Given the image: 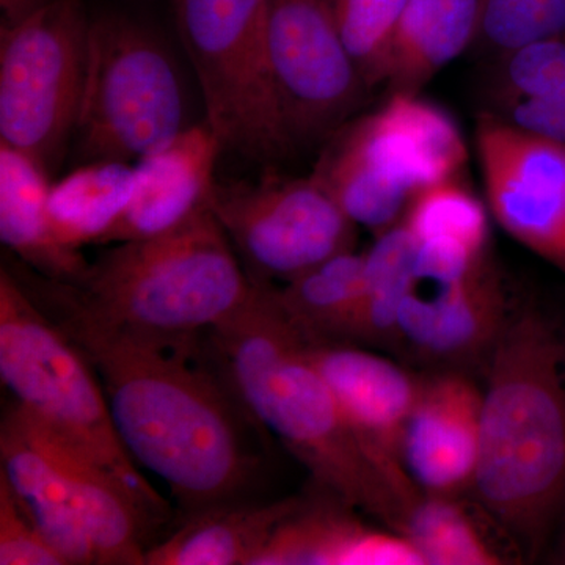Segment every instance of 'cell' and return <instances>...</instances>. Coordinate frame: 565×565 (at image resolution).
Wrapping results in <instances>:
<instances>
[{"label": "cell", "instance_id": "cell-1", "mask_svg": "<svg viewBox=\"0 0 565 565\" xmlns=\"http://www.w3.org/2000/svg\"><path fill=\"white\" fill-rule=\"evenodd\" d=\"M20 280L87 356L122 445L169 486L184 515L247 498L259 467L245 437L250 416L196 351L134 340L84 313L39 275L33 285Z\"/></svg>", "mask_w": 565, "mask_h": 565}, {"label": "cell", "instance_id": "cell-2", "mask_svg": "<svg viewBox=\"0 0 565 565\" xmlns=\"http://www.w3.org/2000/svg\"><path fill=\"white\" fill-rule=\"evenodd\" d=\"M476 503L520 559L548 550L565 508V329L519 297L486 367Z\"/></svg>", "mask_w": 565, "mask_h": 565}, {"label": "cell", "instance_id": "cell-3", "mask_svg": "<svg viewBox=\"0 0 565 565\" xmlns=\"http://www.w3.org/2000/svg\"><path fill=\"white\" fill-rule=\"evenodd\" d=\"M274 286L258 281L250 300L204 334L196 353L255 426L307 468L318 490L401 533L404 504L356 444L307 341L278 307Z\"/></svg>", "mask_w": 565, "mask_h": 565}, {"label": "cell", "instance_id": "cell-4", "mask_svg": "<svg viewBox=\"0 0 565 565\" xmlns=\"http://www.w3.org/2000/svg\"><path fill=\"white\" fill-rule=\"evenodd\" d=\"M51 282L115 332L185 353L236 315L258 285L210 204L172 232L114 244L73 285Z\"/></svg>", "mask_w": 565, "mask_h": 565}, {"label": "cell", "instance_id": "cell-5", "mask_svg": "<svg viewBox=\"0 0 565 565\" xmlns=\"http://www.w3.org/2000/svg\"><path fill=\"white\" fill-rule=\"evenodd\" d=\"M0 377L36 422L117 476L154 523L169 520V503L120 440L92 363L9 267L0 270Z\"/></svg>", "mask_w": 565, "mask_h": 565}, {"label": "cell", "instance_id": "cell-6", "mask_svg": "<svg viewBox=\"0 0 565 565\" xmlns=\"http://www.w3.org/2000/svg\"><path fill=\"white\" fill-rule=\"evenodd\" d=\"M468 154L448 110L422 93H390L326 140L310 174L356 226L377 236L403 218L416 193L462 177Z\"/></svg>", "mask_w": 565, "mask_h": 565}, {"label": "cell", "instance_id": "cell-7", "mask_svg": "<svg viewBox=\"0 0 565 565\" xmlns=\"http://www.w3.org/2000/svg\"><path fill=\"white\" fill-rule=\"evenodd\" d=\"M185 125V93L166 46L118 13L90 17L73 154L76 166L136 163Z\"/></svg>", "mask_w": 565, "mask_h": 565}, {"label": "cell", "instance_id": "cell-8", "mask_svg": "<svg viewBox=\"0 0 565 565\" xmlns=\"http://www.w3.org/2000/svg\"><path fill=\"white\" fill-rule=\"evenodd\" d=\"M173 9L223 150L262 163L294 154L267 61L269 0H173Z\"/></svg>", "mask_w": 565, "mask_h": 565}, {"label": "cell", "instance_id": "cell-9", "mask_svg": "<svg viewBox=\"0 0 565 565\" xmlns=\"http://www.w3.org/2000/svg\"><path fill=\"white\" fill-rule=\"evenodd\" d=\"M90 17L82 0H44L0 31V143L50 177L73 145Z\"/></svg>", "mask_w": 565, "mask_h": 565}, {"label": "cell", "instance_id": "cell-10", "mask_svg": "<svg viewBox=\"0 0 565 565\" xmlns=\"http://www.w3.org/2000/svg\"><path fill=\"white\" fill-rule=\"evenodd\" d=\"M207 204L255 281L286 282L355 250L359 226L311 174L215 180Z\"/></svg>", "mask_w": 565, "mask_h": 565}, {"label": "cell", "instance_id": "cell-11", "mask_svg": "<svg viewBox=\"0 0 565 565\" xmlns=\"http://www.w3.org/2000/svg\"><path fill=\"white\" fill-rule=\"evenodd\" d=\"M267 61L294 152L329 139L370 92L326 0H269Z\"/></svg>", "mask_w": 565, "mask_h": 565}, {"label": "cell", "instance_id": "cell-12", "mask_svg": "<svg viewBox=\"0 0 565 565\" xmlns=\"http://www.w3.org/2000/svg\"><path fill=\"white\" fill-rule=\"evenodd\" d=\"M475 150L490 215L565 277V147L493 110L476 115Z\"/></svg>", "mask_w": 565, "mask_h": 565}, {"label": "cell", "instance_id": "cell-13", "mask_svg": "<svg viewBox=\"0 0 565 565\" xmlns=\"http://www.w3.org/2000/svg\"><path fill=\"white\" fill-rule=\"evenodd\" d=\"M433 288L426 292L415 286L401 305L399 356L430 373L486 371L519 299L493 248L462 277Z\"/></svg>", "mask_w": 565, "mask_h": 565}, {"label": "cell", "instance_id": "cell-14", "mask_svg": "<svg viewBox=\"0 0 565 565\" xmlns=\"http://www.w3.org/2000/svg\"><path fill=\"white\" fill-rule=\"evenodd\" d=\"M308 353L332 388L356 444L407 515L423 494L405 470L404 438L424 374L362 345L308 344Z\"/></svg>", "mask_w": 565, "mask_h": 565}, {"label": "cell", "instance_id": "cell-15", "mask_svg": "<svg viewBox=\"0 0 565 565\" xmlns=\"http://www.w3.org/2000/svg\"><path fill=\"white\" fill-rule=\"evenodd\" d=\"M484 392L473 375H423L404 438V465L419 492L460 497L471 492L481 449Z\"/></svg>", "mask_w": 565, "mask_h": 565}, {"label": "cell", "instance_id": "cell-16", "mask_svg": "<svg viewBox=\"0 0 565 565\" xmlns=\"http://www.w3.org/2000/svg\"><path fill=\"white\" fill-rule=\"evenodd\" d=\"M223 145L207 121L182 129L136 162L131 203L99 245L150 239L172 232L206 206Z\"/></svg>", "mask_w": 565, "mask_h": 565}, {"label": "cell", "instance_id": "cell-17", "mask_svg": "<svg viewBox=\"0 0 565 565\" xmlns=\"http://www.w3.org/2000/svg\"><path fill=\"white\" fill-rule=\"evenodd\" d=\"M0 475L66 565L99 564L87 526L71 501L46 429L11 401L0 423Z\"/></svg>", "mask_w": 565, "mask_h": 565}, {"label": "cell", "instance_id": "cell-18", "mask_svg": "<svg viewBox=\"0 0 565 565\" xmlns=\"http://www.w3.org/2000/svg\"><path fill=\"white\" fill-rule=\"evenodd\" d=\"M321 494L303 498L253 565H426L404 534L367 525L351 505Z\"/></svg>", "mask_w": 565, "mask_h": 565}, {"label": "cell", "instance_id": "cell-19", "mask_svg": "<svg viewBox=\"0 0 565 565\" xmlns=\"http://www.w3.org/2000/svg\"><path fill=\"white\" fill-rule=\"evenodd\" d=\"M486 200L452 178L416 193L403 218L416 243V285L462 277L492 250Z\"/></svg>", "mask_w": 565, "mask_h": 565}, {"label": "cell", "instance_id": "cell-20", "mask_svg": "<svg viewBox=\"0 0 565 565\" xmlns=\"http://www.w3.org/2000/svg\"><path fill=\"white\" fill-rule=\"evenodd\" d=\"M303 503L248 498L185 514L172 534L148 546L145 565H253L275 530Z\"/></svg>", "mask_w": 565, "mask_h": 565}, {"label": "cell", "instance_id": "cell-21", "mask_svg": "<svg viewBox=\"0 0 565 565\" xmlns=\"http://www.w3.org/2000/svg\"><path fill=\"white\" fill-rule=\"evenodd\" d=\"M51 177L28 156L0 143V239L29 269L46 280L73 285L90 262L52 232Z\"/></svg>", "mask_w": 565, "mask_h": 565}, {"label": "cell", "instance_id": "cell-22", "mask_svg": "<svg viewBox=\"0 0 565 565\" xmlns=\"http://www.w3.org/2000/svg\"><path fill=\"white\" fill-rule=\"evenodd\" d=\"M484 0H407L394 36L384 88L419 93L478 43Z\"/></svg>", "mask_w": 565, "mask_h": 565}, {"label": "cell", "instance_id": "cell-23", "mask_svg": "<svg viewBox=\"0 0 565 565\" xmlns=\"http://www.w3.org/2000/svg\"><path fill=\"white\" fill-rule=\"evenodd\" d=\"M364 291V252L340 253L292 280L275 299L308 344H351Z\"/></svg>", "mask_w": 565, "mask_h": 565}, {"label": "cell", "instance_id": "cell-24", "mask_svg": "<svg viewBox=\"0 0 565 565\" xmlns=\"http://www.w3.org/2000/svg\"><path fill=\"white\" fill-rule=\"evenodd\" d=\"M136 163H82L51 184L47 211L52 232L66 247L99 245L131 203L137 189Z\"/></svg>", "mask_w": 565, "mask_h": 565}, {"label": "cell", "instance_id": "cell-25", "mask_svg": "<svg viewBox=\"0 0 565 565\" xmlns=\"http://www.w3.org/2000/svg\"><path fill=\"white\" fill-rule=\"evenodd\" d=\"M416 243L403 221L375 236L364 252V291L352 345L399 355L397 316L416 286Z\"/></svg>", "mask_w": 565, "mask_h": 565}, {"label": "cell", "instance_id": "cell-26", "mask_svg": "<svg viewBox=\"0 0 565 565\" xmlns=\"http://www.w3.org/2000/svg\"><path fill=\"white\" fill-rule=\"evenodd\" d=\"M401 534L422 553L426 565L509 563L460 503V497L423 493L408 509Z\"/></svg>", "mask_w": 565, "mask_h": 565}, {"label": "cell", "instance_id": "cell-27", "mask_svg": "<svg viewBox=\"0 0 565 565\" xmlns=\"http://www.w3.org/2000/svg\"><path fill=\"white\" fill-rule=\"evenodd\" d=\"M345 50L370 92L384 87L407 0H326Z\"/></svg>", "mask_w": 565, "mask_h": 565}, {"label": "cell", "instance_id": "cell-28", "mask_svg": "<svg viewBox=\"0 0 565 565\" xmlns=\"http://www.w3.org/2000/svg\"><path fill=\"white\" fill-rule=\"evenodd\" d=\"M546 40H565V0H484L476 44L494 61Z\"/></svg>", "mask_w": 565, "mask_h": 565}, {"label": "cell", "instance_id": "cell-29", "mask_svg": "<svg viewBox=\"0 0 565 565\" xmlns=\"http://www.w3.org/2000/svg\"><path fill=\"white\" fill-rule=\"evenodd\" d=\"M490 93L530 96L565 107V40L527 44L497 58Z\"/></svg>", "mask_w": 565, "mask_h": 565}, {"label": "cell", "instance_id": "cell-30", "mask_svg": "<svg viewBox=\"0 0 565 565\" xmlns=\"http://www.w3.org/2000/svg\"><path fill=\"white\" fill-rule=\"evenodd\" d=\"M0 564L66 565L0 475Z\"/></svg>", "mask_w": 565, "mask_h": 565}, {"label": "cell", "instance_id": "cell-31", "mask_svg": "<svg viewBox=\"0 0 565 565\" xmlns=\"http://www.w3.org/2000/svg\"><path fill=\"white\" fill-rule=\"evenodd\" d=\"M44 0H0L2 6L3 22L14 21L28 13Z\"/></svg>", "mask_w": 565, "mask_h": 565}, {"label": "cell", "instance_id": "cell-32", "mask_svg": "<svg viewBox=\"0 0 565 565\" xmlns=\"http://www.w3.org/2000/svg\"><path fill=\"white\" fill-rule=\"evenodd\" d=\"M553 544V559L557 564H565V508L563 514H561L559 522H557L555 534H553L552 542H550V546Z\"/></svg>", "mask_w": 565, "mask_h": 565}]
</instances>
